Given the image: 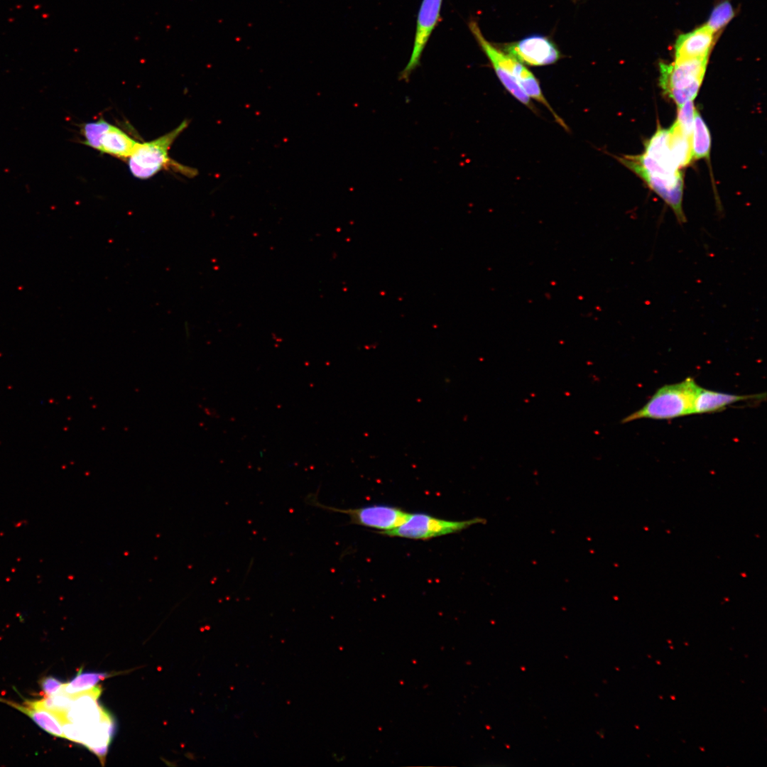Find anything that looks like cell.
<instances>
[{
  "mask_svg": "<svg viewBox=\"0 0 767 767\" xmlns=\"http://www.w3.org/2000/svg\"><path fill=\"white\" fill-rule=\"evenodd\" d=\"M619 161L640 176L668 205L678 222H685L682 209L683 180L668 132L658 128L639 156H626Z\"/></svg>",
  "mask_w": 767,
  "mask_h": 767,
  "instance_id": "cell-1",
  "label": "cell"
},
{
  "mask_svg": "<svg viewBox=\"0 0 767 767\" xmlns=\"http://www.w3.org/2000/svg\"><path fill=\"white\" fill-rule=\"evenodd\" d=\"M700 387L692 377L663 386L642 408L627 415L621 423L641 418L670 420L692 415L694 399Z\"/></svg>",
  "mask_w": 767,
  "mask_h": 767,
  "instance_id": "cell-2",
  "label": "cell"
},
{
  "mask_svg": "<svg viewBox=\"0 0 767 767\" xmlns=\"http://www.w3.org/2000/svg\"><path fill=\"white\" fill-rule=\"evenodd\" d=\"M707 60L708 57L675 59L670 64H660V87L678 107L697 96Z\"/></svg>",
  "mask_w": 767,
  "mask_h": 767,
  "instance_id": "cell-3",
  "label": "cell"
},
{
  "mask_svg": "<svg viewBox=\"0 0 767 767\" xmlns=\"http://www.w3.org/2000/svg\"><path fill=\"white\" fill-rule=\"evenodd\" d=\"M189 121L184 120L178 127L168 133L148 142L137 143L128 158L131 174L139 179H148L171 165L184 168L186 166L176 163L168 156L170 146L178 136L187 127Z\"/></svg>",
  "mask_w": 767,
  "mask_h": 767,
  "instance_id": "cell-4",
  "label": "cell"
},
{
  "mask_svg": "<svg viewBox=\"0 0 767 767\" xmlns=\"http://www.w3.org/2000/svg\"><path fill=\"white\" fill-rule=\"evenodd\" d=\"M486 520L476 517L465 521H448L426 513H410L406 521L393 530L381 532V534L413 540H428L448 534L460 532Z\"/></svg>",
  "mask_w": 767,
  "mask_h": 767,
  "instance_id": "cell-5",
  "label": "cell"
},
{
  "mask_svg": "<svg viewBox=\"0 0 767 767\" xmlns=\"http://www.w3.org/2000/svg\"><path fill=\"white\" fill-rule=\"evenodd\" d=\"M305 502L312 506L325 511L342 513L349 516L352 523L385 532L393 530L404 523L409 516L399 508L388 505H371L357 508L341 509L321 504L317 493L309 494Z\"/></svg>",
  "mask_w": 767,
  "mask_h": 767,
  "instance_id": "cell-6",
  "label": "cell"
},
{
  "mask_svg": "<svg viewBox=\"0 0 767 767\" xmlns=\"http://www.w3.org/2000/svg\"><path fill=\"white\" fill-rule=\"evenodd\" d=\"M468 26L475 40L490 61L504 87L516 100L533 111H535V108L531 99L521 88L511 73V67L513 57L501 51L489 42L482 34L477 21L471 20L468 23Z\"/></svg>",
  "mask_w": 767,
  "mask_h": 767,
  "instance_id": "cell-7",
  "label": "cell"
},
{
  "mask_svg": "<svg viewBox=\"0 0 767 767\" xmlns=\"http://www.w3.org/2000/svg\"><path fill=\"white\" fill-rule=\"evenodd\" d=\"M443 0H423L416 21L415 37L410 59L400 73V79L408 80L420 65L423 50L438 24Z\"/></svg>",
  "mask_w": 767,
  "mask_h": 767,
  "instance_id": "cell-8",
  "label": "cell"
},
{
  "mask_svg": "<svg viewBox=\"0 0 767 767\" xmlns=\"http://www.w3.org/2000/svg\"><path fill=\"white\" fill-rule=\"evenodd\" d=\"M507 53L521 63L531 66L553 64L560 58V52L548 38L534 35L506 45Z\"/></svg>",
  "mask_w": 767,
  "mask_h": 767,
  "instance_id": "cell-9",
  "label": "cell"
},
{
  "mask_svg": "<svg viewBox=\"0 0 767 767\" xmlns=\"http://www.w3.org/2000/svg\"><path fill=\"white\" fill-rule=\"evenodd\" d=\"M101 693V687L96 686L91 690L73 695L72 704L64 721L85 727L98 723L107 713L97 704Z\"/></svg>",
  "mask_w": 767,
  "mask_h": 767,
  "instance_id": "cell-10",
  "label": "cell"
},
{
  "mask_svg": "<svg viewBox=\"0 0 767 767\" xmlns=\"http://www.w3.org/2000/svg\"><path fill=\"white\" fill-rule=\"evenodd\" d=\"M765 398V393L752 395H735L709 390L700 386L694 399L692 414L721 411L737 402L762 401Z\"/></svg>",
  "mask_w": 767,
  "mask_h": 767,
  "instance_id": "cell-11",
  "label": "cell"
},
{
  "mask_svg": "<svg viewBox=\"0 0 767 767\" xmlns=\"http://www.w3.org/2000/svg\"><path fill=\"white\" fill-rule=\"evenodd\" d=\"M137 143L124 131L107 122L99 134L94 149L121 159H128Z\"/></svg>",
  "mask_w": 767,
  "mask_h": 767,
  "instance_id": "cell-12",
  "label": "cell"
},
{
  "mask_svg": "<svg viewBox=\"0 0 767 767\" xmlns=\"http://www.w3.org/2000/svg\"><path fill=\"white\" fill-rule=\"evenodd\" d=\"M714 39V33L705 25L691 32L680 35L675 43V59L708 57Z\"/></svg>",
  "mask_w": 767,
  "mask_h": 767,
  "instance_id": "cell-13",
  "label": "cell"
},
{
  "mask_svg": "<svg viewBox=\"0 0 767 767\" xmlns=\"http://www.w3.org/2000/svg\"><path fill=\"white\" fill-rule=\"evenodd\" d=\"M2 701L26 714L40 729L47 733L55 736L65 739L61 722L55 714L43 709L31 706L27 703L21 705L7 700Z\"/></svg>",
  "mask_w": 767,
  "mask_h": 767,
  "instance_id": "cell-14",
  "label": "cell"
},
{
  "mask_svg": "<svg viewBox=\"0 0 767 767\" xmlns=\"http://www.w3.org/2000/svg\"><path fill=\"white\" fill-rule=\"evenodd\" d=\"M711 147L709 131L696 110L691 135L692 159L709 158Z\"/></svg>",
  "mask_w": 767,
  "mask_h": 767,
  "instance_id": "cell-15",
  "label": "cell"
},
{
  "mask_svg": "<svg viewBox=\"0 0 767 767\" xmlns=\"http://www.w3.org/2000/svg\"><path fill=\"white\" fill-rule=\"evenodd\" d=\"M73 700V695L60 692L51 696H45L40 700H27L26 703L55 714L62 723L65 720L67 712L71 707Z\"/></svg>",
  "mask_w": 767,
  "mask_h": 767,
  "instance_id": "cell-16",
  "label": "cell"
},
{
  "mask_svg": "<svg viewBox=\"0 0 767 767\" xmlns=\"http://www.w3.org/2000/svg\"><path fill=\"white\" fill-rule=\"evenodd\" d=\"M110 675L107 673H82L80 670L72 680L65 683L62 692L76 695L87 692L95 687L99 681L105 680Z\"/></svg>",
  "mask_w": 767,
  "mask_h": 767,
  "instance_id": "cell-17",
  "label": "cell"
},
{
  "mask_svg": "<svg viewBox=\"0 0 767 767\" xmlns=\"http://www.w3.org/2000/svg\"><path fill=\"white\" fill-rule=\"evenodd\" d=\"M734 16V10L729 1H724L712 11L706 24L714 33L723 28Z\"/></svg>",
  "mask_w": 767,
  "mask_h": 767,
  "instance_id": "cell-18",
  "label": "cell"
},
{
  "mask_svg": "<svg viewBox=\"0 0 767 767\" xmlns=\"http://www.w3.org/2000/svg\"><path fill=\"white\" fill-rule=\"evenodd\" d=\"M696 109L693 100L688 101L678 107V112L675 124L680 130L691 137L693 121Z\"/></svg>",
  "mask_w": 767,
  "mask_h": 767,
  "instance_id": "cell-19",
  "label": "cell"
},
{
  "mask_svg": "<svg viewBox=\"0 0 767 767\" xmlns=\"http://www.w3.org/2000/svg\"><path fill=\"white\" fill-rule=\"evenodd\" d=\"M40 685L45 696H51L62 692L65 683L53 676H47L41 679Z\"/></svg>",
  "mask_w": 767,
  "mask_h": 767,
  "instance_id": "cell-20",
  "label": "cell"
}]
</instances>
